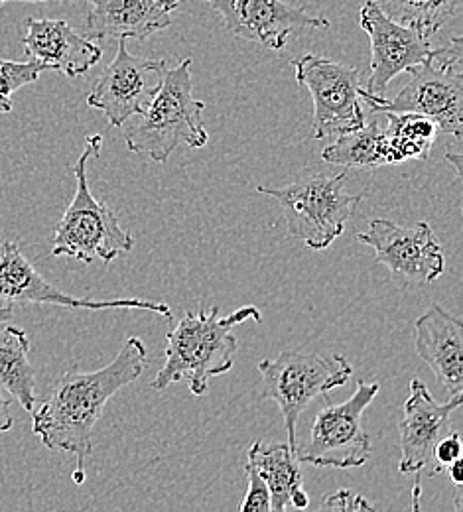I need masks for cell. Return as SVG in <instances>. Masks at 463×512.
Wrapping results in <instances>:
<instances>
[{
    "label": "cell",
    "instance_id": "d6a6232c",
    "mask_svg": "<svg viewBox=\"0 0 463 512\" xmlns=\"http://www.w3.org/2000/svg\"><path fill=\"white\" fill-rule=\"evenodd\" d=\"M4 2H52V0H0V6L4 4ZM56 2H77V0H56ZM85 2H89V0H85Z\"/></svg>",
    "mask_w": 463,
    "mask_h": 512
},
{
    "label": "cell",
    "instance_id": "4fadbf2b",
    "mask_svg": "<svg viewBox=\"0 0 463 512\" xmlns=\"http://www.w3.org/2000/svg\"><path fill=\"white\" fill-rule=\"evenodd\" d=\"M357 239L371 247L377 262L404 284H430L444 274V251L426 221L414 227H400L391 219H373Z\"/></svg>",
    "mask_w": 463,
    "mask_h": 512
},
{
    "label": "cell",
    "instance_id": "277c9868",
    "mask_svg": "<svg viewBox=\"0 0 463 512\" xmlns=\"http://www.w3.org/2000/svg\"><path fill=\"white\" fill-rule=\"evenodd\" d=\"M101 146L103 136L91 134L73 166L75 195L56 227L52 256H67L91 264L95 260L111 262L134 249V239L121 227L115 211L89 190L87 162L99 156Z\"/></svg>",
    "mask_w": 463,
    "mask_h": 512
},
{
    "label": "cell",
    "instance_id": "ac0fdd59",
    "mask_svg": "<svg viewBox=\"0 0 463 512\" xmlns=\"http://www.w3.org/2000/svg\"><path fill=\"white\" fill-rule=\"evenodd\" d=\"M172 24L162 0H89L87 40H146Z\"/></svg>",
    "mask_w": 463,
    "mask_h": 512
},
{
    "label": "cell",
    "instance_id": "836d02e7",
    "mask_svg": "<svg viewBox=\"0 0 463 512\" xmlns=\"http://www.w3.org/2000/svg\"><path fill=\"white\" fill-rule=\"evenodd\" d=\"M180 2H182V0H162V4L166 6V10H168V12H170V10H174Z\"/></svg>",
    "mask_w": 463,
    "mask_h": 512
},
{
    "label": "cell",
    "instance_id": "5bb4252c",
    "mask_svg": "<svg viewBox=\"0 0 463 512\" xmlns=\"http://www.w3.org/2000/svg\"><path fill=\"white\" fill-rule=\"evenodd\" d=\"M359 24L371 42V73L363 91L385 97L389 83L404 71H414L432 52L430 38L391 20L373 0L363 2Z\"/></svg>",
    "mask_w": 463,
    "mask_h": 512
},
{
    "label": "cell",
    "instance_id": "d4e9b609",
    "mask_svg": "<svg viewBox=\"0 0 463 512\" xmlns=\"http://www.w3.org/2000/svg\"><path fill=\"white\" fill-rule=\"evenodd\" d=\"M245 473L249 479V491L245 501L239 505L241 512H270V493L266 487L265 479L259 475V471L247 461Z\"/></svg>",
    "mask_w": 463,
    "mask_h": 512
},
{
    "label": "cell",
    "instance_id": "cb8c5ba5",
    "mask_svg": "<svg viewBox=\"0 0 463 512\" xmlns=\"http://www.w3.org/2000/svg\"><path fill=\"white\" fill-rule=\"evenodd\" d=\"M42 71H48V67L40 62H8L0 60V113L12 111V93L18 89L36 83Z\"/></svg>",
    "mask_w": 463,
    "mask_h": 512
},
{
    "label": "cell",
    "instance_id": "7a4b0ae2",
    "mask_svg": "<svg viewBox=\"0 0 463 512\" xmlns=\"http://www.w3.org/2000/svg\"><path fill=\"white\" fill-rule=\"evenodd\" d=\"M251 320L263 321L257 306H245L227 318H219L217 306L209 312H188L166 335V361L152 388L166 390L174 383L188 381L192 394L203 396L209 379L229 373L235 365L239 343L231 335L233 327Z\"/></svg>",
    "mask_w": 463,
    "mask_h": 512
},
{
    "label": "cell",
    "instance_id": "4dcf8cb0",
    "mask_svg": "<svg viewBox=\"0 0 463 512\" xmlns=\"http://www.w3.org/2000/svg\"><path fill=\"white\" fill-rule=\"evenodd\" d=\"M446 160H450V162L454 164V168H456L458 176H462V154H460V152H456V154L448 152V154H446Z\"/></svg>",
    "mask_w": 463,
    "mask_h": 512
},
{
    "label": "cell",
    "instance_id": "603a6c76",
    "mask_svg": "<svg viewBox=\"0 0 463 512\" xmlns=\"http://www.w3.org/2000/svg\"><path fill=\"white\" fill-rule=\"evenodd\" d=\"M391 20L432 38L446 22L458 16L462 0H373Z\"/></svg>",
    "mask_w": 463,
    "mask_h": 512
},
{
    "label": "cell",
    "instance_id": "3957f363",
    "mask_svg": "<svg viewBox=\"0 0 463 512\" xmlns=\"http://www.w3.org/2000/svg\"><path fill=\"white\" fill-rule=\"evenodd\" d=\"M205 103L194 97L192 60L166 69L164 81L140 121L127 128L125 142L134 154H146L164 164L180 148L199 150L209 134L203 125Z\"/></svg>",
    "mask_w": 463,
    "mask_h": 512
},
{
    "label": "cell",
    "instance_id": "30bf717a",
    "mask_svg": "<svg viewBox=\"0 0 463 512\" xmlns=\"http://www.w3.org/2000/svg\"><path fill=\"white\" fill-rule=\"evenodd\" d=\"M166 60L136 58L119 40L113 62L105 67L87 97V105L101 111L111 127H123L129 119L142 117L162 87Z\"/></svg>",
    "mask_w": 463,
    "mask_h": 512
},
{
    "label": "cell",
    "instance_id": "ffe728a7",
    "mask_svg": "<svg viewBox=\"0 0 463 512\" xmlns=\"http://www.w3.org/2000/svg\"><path fill=\"white\" fill-rule=\"evenodd\" d=\"M0 386L26 410L34 412L36 375L30 363V339L24 329L0 325Z\"/></svg>",
    "mask_w": 463,
    "mask_h": 512
},
{
    "label": "cell",
    "instance_id": "5b68a950",
    "mask_svg": "<svg viewBox=\"0 0 463 512\" xmlns=\"http://www.w3.org/2000/svg\"><path fill=\"white\" fill-rule=\"evenodd\" d=\"M412 79L395 99L375 97L359 89L373 113H414L436 123L442 134H463V42L454 36L448 46L432 50L428 60L412 71Z\"/></svg>",
    "mask_w": 463,
    "mask_h": 512
},
{
    "label": "cell",
    "instance_id": "8fae6325",
    "mask_svg": "<svg viewBox=\"0 0 463 512\" xmlns=\"http://www.w3.org/2000/svg\"><path fill=\"white\" fill-rule=\"evenodd\" d=\"M462 392L452 394L446 404H438L428 386L420 379L410 381V396L402 408V420L398 424L400 430V473L416 475V485L412 491L414 503L412 509L418 511L420 505V479L422 473L438 475L434 465V448L448 434L452 414L462 406Z\"/></svg>",
    "mask_w": 463,
    "mask_h": 512
},
{
    "label": "cell",
    "instance_id": "83f0119b",
    "mask_svg": "<svg viewBox=\"0 0 463 512\" xmlns=\"http://www.w3.org/2000/svg\"><path fill=\"white\" fill-rule=\"evenodd\" d=\"M12 426H14V418L10 414V400L4 394V388L0 386V434L12 430Z\"/></svg>",
    "mask_w": 463,
    "mask_h": 512
},
{
    "label": "cell",
    "instance_id": "2e32d148",
    "mask_svg": "<svg viewBox=\"0 0 463 512\" xmlns=\"http://www.w3.org/2000/svg\"><path fill=\"white\" fill-rule=\"evenodd\" d=\"M24 28V54L46 65L48 71H60L69 79L85 75L103 58L101 48L75 32L66 20L26 18Z\"/></svg>",
    "mask_w": 463,
    "mask_h": 512
},
{
    "label": "cell",
    "instance_id": "7c38bea8",
    "mask_svg": "<svg viewBox=\"0 0 463 512\" xmlns=\"http://www.w3.org/2000/svg\"><path fill=\"white\" fill-rule=\"evenodd\" d=\"M0 304H42V306H60L67 310H146L172 318V310L164 302L152 300H87L73 298L60 288L52 286L34 266L22 255L16 243H0Z\"/></svg>",
    "mask_w": 463,
    "mask_h": 512
},
{
    "label": "cell",
    "instance_id": "44dd1931",
    "mask_svg": "<svg viewBox=\"0 0 463 512\" xmlns=\"http://www.w3.org/2000/svg\"><path fill=\"white\" fill-rule=\"evenodd\" d=\"M322 158L328 164L361 170L391 166L387 138L377 121L365 123L355 132L337 136V140L322 152Z\"/></svg>",
    "mask_w": 463,
    "mask_h": 512
},
{
    "label": "cell",
    "instance_id": "e0dca14e",
    "mask_svg": "<svg viewBox=\"0 0 463 512\" xmlns=\"http://www.w3.org/2000/svg\"><path fill=\"white\" fill-rule=\"evenodd\" d=\"M414 349L450 394L463 388V323L432 304L414 323Z\"/></svg>",
    "mask_w": 463,
    "mask_h": 512
},
{
    "label": "cell",
    "instance_id": "9a60e30c",
    "mask_svg": "<svg viewBox=\"0 0 463 512\" xmlns=\"http://www.w3.org/2000/svg\"><path fill=\"white\" fill-rule=\"evenodd\" d=\"M223 18L225 28L268 50H282L298 28H328L330 22L282 0H205Z\"/></svg>",
    "mask_w": 463,
    "mask_h": 512
},
{
    "label": "cell",
    "instance_id": "6da1fadb",
    "mask_svg": "<svg viewBox=\"0 0 463 512\" xmlns=\"http://www.w3.org/2000/svg\"><path fill=\"white\" fill-rule=\"evenodd\" d=\"M146 361L144 341L129 337L107 367L93 373L67 369L52 386L50 398L34 412L32 432L46 448L73 453L83 469L85 457L93 451V430L103 408L142 375Z\"/></svg>",
    "mask_w": 463,
    "mask_h": 512
},
{
    "label": "cell",
    "instance_id": "4316f807",
    "mask_svg": "<svg viewBox=\"0 0 463 512\" xmlns=\"http://www.w3.org/2000/svg\"><path fill=\"white\" fill-rule=\"evenodd\" d=\"M322 509L324 511H373L375 507L361 495L341 489L326 497V501L322 503Z\"/></svg>",
    "mask_w": 463,
    "mask_h": 512
},
{
    "label": "cell",
    "instance_id": "f546056e",
    "mask_svg": "<svg viewBox=\"0 0 463 512\" xmlns=\"http://www.w3.org/2000/svg\"><path fill=\"white\" fill-rule=\"evenodd\" d=\"M446 471H448V475H450V479H452V483L456 485V487H462L463 483V461L462 459H458V461H454L452 465H448L446 467Z\"/></svg>",
    "mask_w": 463,
    "mask_h": 512
},
{
    "label": "cell",
    "instance_id": "d6986e66",
    "mask_svg": "<svg viewBox=\"0 0 463 512\" xmlns=\"http://www.w3.org/2000/svg\"><path fill=\"white\" fill-rule=\"evenodd\" d=\"M249 463L265 479L270 493V509L286 511L290 507L292 493L298 487H304L300 461L296 459L294 449L278 442H255L249 449Z\"/></svg>",
    "mask_w": 463,
    "mask_h": 512
},
{
    "label": "cell",
    "instance_id": "ba28073f",
    "mask_svg": "<svg viewBox=\"0 0 463 512\" xmlns=\"http://www.w3.org/2000/svg\"><path fill=\"white\" fill-rule=\"evenodd\" d=\"M379 390L381 384L361 381L349 400L322 408L308 442L296 446V459L316 467H363L371 459V438L363 428V414Z\"/></svg>",
    "mask_w": 463,
    "mask_h": 512
},
{
    "label": "cell",
    "instance_id": "7402d4cb",
    "mask_svg": "<svg viewBox=\"0 0 463 512\" xmlns=\"http://www.w3.org/2000/svg\"><path fill=\"white\" fill-rule=\"evenodd\" d=\"M389 125L383 130L391 154V164L406 160H426L436 134V123L414 113H385Z\"/></svg>",
    "mask_w": 463,
    "mask_h": 512
},
{
    "label": "cell",
    "instance_id": "e575fe53",
    "mask_svg": "<svg viewBox=\"0 0 463 512\" xmlns=\"http://www.w3.org/2000/svg\"><path fill=\"white\" fill-rule=\"evenodd\" d=\"M73 477H75V483H77V485H81V483L85 481V473H83V469H77Z\"/></svg>",
    "mask_w": 463,
    "mask_h": 512
},
{
    "label": "cell",
    "instance_id": "9c48e42d",
    "mask_svg": "<svg viewBox=\"0 0 463 512\" xmlns=\"http://www.w3.org/2000/svg\"><path fill=\"white\" fill-rule=\"evenodd\" d=\"M296 81L314 101V138H330L355 132L367 123L359 95L361 73L355 67L324 56L304 54L292 62Z\"/></svg>",
    "mask_w": 463,
    "mask_h": 512
},
{
    "label": "cell",
    "instance_id": "8992f818",
    "mask_svg": "<svg viewBox=\"0 0 463 512\" xmlns=\"http://www.w3.org/2000/svg\"><path fill=\"white\" fill-rule=\"evenodd\" d=\"M347 172L333 176H312L284 188H265L259 192L274 197L282 209L288 233L308 249L324 251L343 233L345 223L355 215L363 192H345Z\"/></svg>",
    "mask_w": 463,
    "mask_h": 512
},
{
    "label": "cell",
    "instance_id": "1f68e13d",
    "mask_svg": "<svg viewBox=\"0 0 463 512\" xmlns=\"http://www.w3.org/2000/svg\"><path fill=\"white\" fill-rule=\"evenodd\" d=\"M12 318H14L12 306H4V304H0V325H2V323H10Z\"/></svg>",
    "mask_w": 463,
    "mask_h": 512
},
{
    "label": "cell",
    "instance_id": "52a82bcc",
    "mask_svg": "<svg viewBox=\"0 0 463 512\" xmlns=\"http://www.w3.org/2000/svg\"><path fill=\"white\" fill-rule=\"evenodd\" d=\"M259 373L263 379L261 398H270L278 404L290 440L288 446L296 453V428L302 412L316 398L347 383L353 367L343 355L282 351L274 359H263Z\"/></svg>",
    "mask_w": 463,
    "mask_h": 512
},
{
    "label": "cell",
    "instance_id": "f1b7e54d",
    "mask_svg": "<svg viewBox=\"0 0 463 512\" xmlns=\"http://www.w3.org/2000/svg\"><path fill=\"white\" fill-rule=\"evenodd\" d=\"M308 505H310L308 493L304 491V487H298V489L292 493V497H290V507H294V509H298V511H304V509H308Z\"/></svg>",
    "mask_w": 463,
    "mask_h": 512
},
{
    "label": "cell",
    "instance_id": "484cf974",
    "mask_svg": "<svg viewBox=\"0 0 463 512\" xmlns=\"http://www.w3.org/2000/svg\"><path fill=\"white\" fill-rule=\"evenodd\" d=\"M463 446L462 436L460 432H450L446 434L438 446L434 448V465H436V471H444L448 465H452L454 461L462 459Z\"/></svg>",
    "mask_w": 463,
    "mask_h": 512
}]
</instances>
